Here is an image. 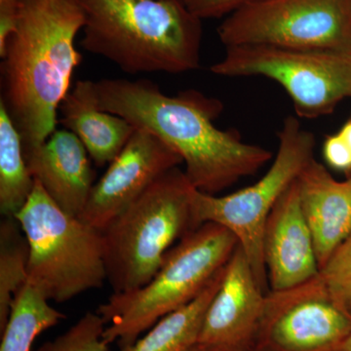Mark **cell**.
I'll use <instances>...</instances> for the list:
<instances>
[{
	"label": "cell",
	"mask_w": 351,
	"mask_h": 351,
	"mask_svg": "<svg viewBox=\"0 0 351 351\" xmlns=\"http://www.w3.org/2000/svg\"><path fill=\"white\" fill-rule=\"evenodd\" d=\"M95 88L101 110L149 132L179 154L189 181L202 193L217 195L272 158L269 149L245 143L239 131L215 125L223 110L218 99L195 90L169 96L147 80H101Z\"/></svg>",
	"instance_id": "cell-1"
},
{
	"label": "cell",
	"mask_w": 351,
	"mask_h": 351,
	"mask_svg": "<svg viewBox=\"0 0 351 351\" xmlns=\"http://www.w3.org/2000/svg\"><path fill=\"white\" fill-rule=\"evenodd\" d=\"M84 24L78 0H18L16 29L2 57L0 101L20 132L25 156L55 132L82 63L75 38Z\"/></svg>",
	"instance_id": "cell-2"
},
{
	"label": "cell",
	"mask_w": 351,
	"mask_h": 351,
	"mask_svg": "<svg viewBox=\"0 0 351 351\" xmlns=\"http://www.w3.org/2000/svg\"><path fill=\"white\" fill-rule=\"evenodd\" d=\"M82 47L122 71L182 73L200 66L202 25L182 0H78Z\"/></svg>",
	"instance_id": "cell-3"
},
{
	"label": "cell",
	"mask_w": 351,
	"mask_h": 351,
	"mask_svg": "<svg viewBox=\"0 0 351 351\" xmlns=\"http://www.w3.org/2000/svg\"><path fill=\"white\" fill-rule=\"evenodd\" d=\"M239 240L225 226L205 223L178 241L143 287L113 293L97 313L105 320L104 339L120 348L133 345L161 318L189 304L228 263Z\"/></svg>",
	"instance_id": "cell-4"
},
{
	"label": "cell",
	"mask_w": 351,
	"mask_h": 351,
	"mask_svg": "<svg viewBox=\"0 0 351 351\" xmlns=\"http://www.w3.org/2000/svg\"><path fill=\"white\" fill-rule=\"evenodd\" d=\"M195 189L184 171L173 168L101 232L113 293L145 285L172 245L198 228L193 210Z\"/></svg>",
	"instance_id": "cell-5"
},
{
	"label": "cell",
	"mask_w": 351,
	"mask_h": 351,
	"mask_svg": "<svg viewBox=\"0 0 351 351\" xmlns=\"http://www.w3.org/2000/svg\"><path fill=\"white\" fill-rule=\"evenodd\" d=\"M15 218L29 242L27 283L48 301L68 302L104 285L103 233L64 213L38 182Z\"/></svg>",
	"instance_id": "cell-6"
},
{
	"label": "cell",
	"mask_w": 351,
	"mask_h": 351,
	"mask_svg": "<svg viewBox=\"0 0 351 351\" xmlns=\"http://www.w3.org/2000/svg\"><path fill=\"white\" fill-rule=\"evenodd\" d=\"M314 147L313 134L304 129L297 117H286L278 133L276 158L258 182L228 195H208L197 189L193 193L196 225L215 223L230 230L265 293L269 282L263 253L265 223L281 196L314 159Z\"/></svg>",
	"instance_id": "cell-7"
},
{
	"label": "cell",
	"mask_w": 351,
	"mask_h": 351,
	"mask_svg": "<svg viewBox=\"0 0 351 351\" xmlns=\"http://www.w3.org/2000/svg\"><path fill=\"white\" fill-rule=\"evenodd\" d=\"M212 73L226 77L263 76L278 83L302 119L329 114L343 99L351 98L348 52H320L239 45L226 48Z\"/></svg>",
	"instance_id": "cell-8"
},
{
	"label": "cell",
	"mask_w": 351,
	"mask_h": 351,
	"mask_svg": "<svg viewBox=\"0 0 351 351\" xmlns=\"http://www.w3.org/2000/svg\"><path fill=\"white\" fill-rule=\"evenodd\" d=\"M218 34L226 48L350 52L351 0H265L226 16Z\"/></svg>",
	"instance_id": "cell-9"
},
{
	"label": "cell",
	"mask_w": 351,
	"mask_h": 351,
	"mask_svg": "<svg viewBox=\"0 0 351 351\" xmlns=\"http://www.w3.org/2000/svg\"><path fill=\"white\" fill-rule=\"evenodd\" d=\"M350 334L351 314L332 299L319 272L267 293L257 350L341 351Z\"/></svg>",
	"instance_id": "cell-10"
},
{
	"label": "cell",
	"mask_w": 351,
	"mask_h": 351,
	"mask_svg": "<svg viewBox=\"0 0 351 351\" xmlns=\"http://www.w3.org/2000/svg\"><path fill=\"white\" fill-rule=\"evenodd\" d=\"M182 163L160 138L136 128L119 156L94 184L80 219L103 232L159 177Z\"/></svg>",
	"instance_id": "cell-11"
},
{
	"label": "cell",
	"mask_w": 351,
	"mask_h": 351,
	"mask_svg": "<svg viewBox=\"0 0 351 351\" xmlns=\"http://www.w3.org/2000/svg\"><path fill=\"white\" fill-rule=\"evenodd\" d=\"M267 294L239 245L208 307L196 348L204 351L257 350Z\"/></svg>",
	"instance_id": "cell-12"
},
{
	"label": "cell",
	"mask_w": 351,
	"mask_h": 351,
	"mask_svg": "<svg viewBox=\"0 0 351 351\" xmlns=\"http://www.w3.org/2000/svg\"><path fill=\"white\" fill-rule=\"evenodd\" d=\"M263 253L269 291L294 287L319 274L315 244L302 213L297 180L267 219Z\"/></svg>",
	"instance_id": "cell-13"
},
{
	"label": "cell",
	"mask_w": 351,
	"mask_h": 351,
	"mask_svg": "<svg viewBox=\"0 0 351 351\" xmlns=\"http://www.w3.org/2000/svg\"><path fill=\"white\" fill-rule=\"evenodd\" d=\"M86 147L71 131H55L25 154L27 168L51 199L69 216L80 218L94 184Z\"/></svg>",
	"instance_id": "cell-14"
},
{
	"label": "cell",
	"mask_w": 351,
	"mask_h": 351,
	"mask_svg": "<svg viewBox=\"0 0 351 351\" xmlns=\"http://www.w3.org/2000/svg\"><path fill=\"white\" fill-rule=\"evenodd\" d=\"M302 213L315 244L319 267L351 233V174L335 179L313 159L297 179Z\"/></svg>",
	"instance_id": "cell-15"
},
{
	"label": "cell",
	"mask_w": 351,
	"mask_h": 351,
	"mask_svg": "<svg viewBox=\"0 0 351 351\" xmlns=\"http://www.w3.org/2000/svg\"><path fill=\"white\" fill-rule=\"evenodd\" d=\"M59 121L75 134L97 165H108L125 147L136 128L98 105L95 82L78 80L59 108Z\"/></svg>",
	"instance_id": "cell-16"
},
{
	"label": "cell",
	"mask_w": 351,
	"mask_h": 351,
	"mask_svg": "<svg viewBox=\"0 0 351 351\" xmlns=\"http://www.w3.org/2000/svg\"><path fill=\"white\" fill-rule=\"evenodd\" d=\"M225 267L193 301L164 316L145 337L119 351H189L195 348L208 307L223 281Z\"/></svg>",
	"instance_id": "cell-17"
},
{
	"label": "cell",
	"mask_w": 351,
	"mask_h": 351,
	"mask_svg": "<svg viewBox=\"0 0 351 351\" xmlns=\"http://www.w3.org/2000/svg\"><path fill=\"white\" fill-rule=\"evenodd\" d=\"M34 180L25 161L24 145L3 101H0V211L15 217L24 207Z\"/></svg>",
	"instance_id": "cell-18"
},
{
	"label": "cell",
	"mask_w": 351,
	"mask_h": 351,
	"mask_svg": "<svg viewBox=\"0 0 351 351\" xmlns=\"http://www.w3.org/2000/svg\"><path fill=\"white\" fill-rule=\"evenodd\" d=\"M49 302L38 289L25 283L16 295L8 322L0 334V351H31L41 332L64 319L66 315Z\"/></svg>",
	"instance_id": "cell-19"
},
{
	"label": "cell",
	"mask_w": 351,
	"mask_h": 351,
	"mask_svg": "<svg viewBox=\"0 0 351 351\" xmlns=\"http://www.w3.org/2000/svg\"><path fill=\"white\" fill-rule=\"evenodd\" d=\"M29 247L15 217L0 223V334L3 332L16 295L27 282Z\"/></svg>",
	"instance_id": "cell-20"
},
{
	"label": "cell",
	"mask_w": 351,
	"mask_h": 351,
	"mask_svg": "<svg viewBox=\"0 0 351 351\" xmlns=\"http://www.w3.org/2000/svg\"><path fill=\"white\" fill-rule=\"evenodd\" d=\"M106 322L98 313H87L68 331L46 341L38 351H108L104 339Z\"/></svg>",
	"instance_id": "cell-21"
},
{
	"label": "cell",
	"mask_w": 351,
	"mask_h": 351,
	"mask_svg": "<svg viewBox=\"0 0 351 351\" xmlns=\"http://www.w3.org/2000/svg\"><path fill=\"white\" fill-rule=\"evenodd\" d=\"M320 276L332 299L351 314V233L321 267Z\"/></svg>",
	"instance_id": "cell-22"
},
{
	"label": "cell",
	"mask_w": 351,
	"mask_h": 351,
	"mask_svg": "<svg viewBox=\"0 0 351 351\" xmlns=\"http://www.w3.org/2000/svg\"><path fill=\"white\" fill-rule=\"evenodd\" d=\"M191 13L199 19H212L228 16L245 6L265 0H182Z\"/></svg>",
	"instance_id": "cell-23"
},
{
	"label": "cell",
	"mask_w": 351,
	"mask_h": 351,
	"mask_svg": "<svg viewBox=\"0 0 351 351\" xmlns=\"http://www.w3.org/2000/svg\"><path fill=\"white\" fill-rule=\"evenodd\" d=\"M323 156L332 169L351 174V151L338 133L328 136L325 140Z\"/></svg>",
	"instance_id": "cell-24"
},
{
	"label": "cell",
	"mask_w": 351,
	"mask_h": 351,
	"mask_svg": "<svg viewBox=\"0 0 351 351\" xmlns=\"http://www.w3.org/2000/svg\"><path fill=\"white\" fill-rule=\"evenodd\" d=\"M18 0L0 2V56L5 54L7 43L17 24Z\"/></svg>",
	"instance_id": "cell-25"
},
{
	"label": "cell",
	"mask_w": 351,
	"mask_h": 351,
	"mask_svg": "<svg viewBox=\"0 0 351 351\" xmlns=\"http://www.w3.org/2000/svg\"><path fill=\"white\" fill-rule=\"evenodd\" d=\"M337 133L343 138V142L351 151V119H348Z\"/></svg>",
	"instance_id": "cell-26"
},
{
	"label": "cell",
	"mask_w": 351,
	"mask_h": 351,
	"mask_svg": "<svg viewBox=\"0 0 351 351\" xmlns=\"http://www.w3.org/2000/svg\"><path fill=\"white\" fill-rule=\"evenodd\" d=\"M341 351H351V334L350 336L348 337V339H346L345 341V343H343Z\"/></svg>",
	"instance_id": "cell-27"
},
{
	"label": "cell",
	"mask_w": 351,
	"mask_h": 351,
	"mask_svg": "<svg viewBox=\"0 0 351 351\" xmlns=\"http://www.w3.org/2000/svg\"><path fill=\"white\" fill-rule=\"evenodd\" d=\"M189 351H204V350H200V348H196V346H195V348H191V350H189ZM254 351H265V350H254Z\"/></svg>",
	"instance_id": "cell-28"
},
{
	"label": "cell",
	"mask_w": 351,
	"mask_h": 351,
	"mask_svg": "<svg viewBox=\"0 0 351 351\" xmlns=\"http://www.w3.org/2000/svg\"><path fill=\"white\" fill-rule=\"evenodd\" d=\"M348 61H350V69H351V51L348 52Z\"/></svg>",
	"instance_id": "cell-29"
},
{
	"label": "cell",
	"mask_w": 351,
	"mask_h": 351,
	"mask_svg": "<svg viewBox=\"0 0 351 351\" xmlns=\"http://www.w3.org/2000/svg\"><path fill=\"white\" fill-rule=\"evenodd\" d=\"M10 1V0H0V2Z\"/></svg>",
	"instance_id": "cell-30"
},
{
	"label": "cell",
	"mask_w": 351,
	"mask_h": 351,
	"mask_svg": "<svg viewBox=\"0 0 351 351\" xmlns=\"http://www.w3.org/2000/svg\"></svg>",
	"instance_id": "cell-31"
}]
</instances>
